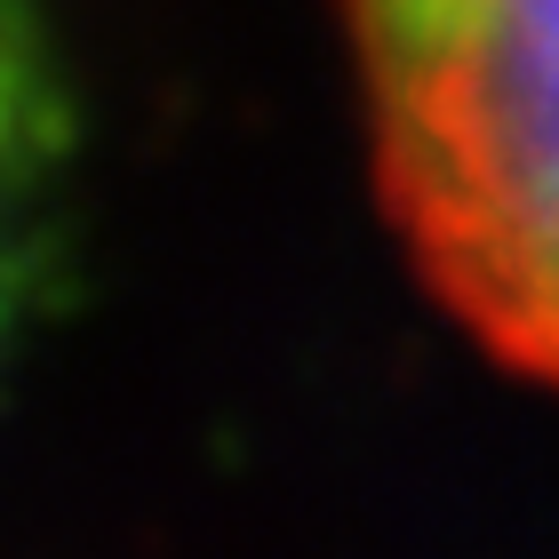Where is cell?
Segmentation results:
<instances>
[{
  "mask_svg": "<svg viewBox=\"0 0 559 559\" xmlns=\"http://www.w3.org/2000/svg\"><path fill=\"white\" fill-rule=\"evenodd\" d=\"M384 224L496 368L559 392V0H336Z\"/></svg>",
  "mask_w": 559,
  "mask_h": 559,
  "instance_id": "obj_1",
  "label": "cell"
}]
</instances>
